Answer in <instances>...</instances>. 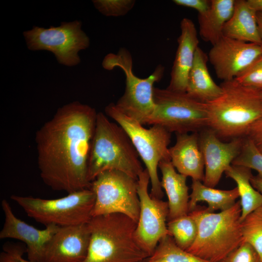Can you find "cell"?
I'll return each mask as SVG.
<instances>
[{
  "instance_id": "6da1fadb",
  "label": "cell",
  "mask_w": 262,
  "mask_h": 262,
  "mask_svg": "<svg viewBox=\"0 0 262 262\" xmlns=\"http://www.w3.org/2000/svg\"><path fill=\"white\" fill-rule=\"evenodd\" d=\"M97 114L87 104L70 102L36 131L40 177L53 190L69 194L91 188L88 167Z\"/></svg>"
},
{
  "instance_id": "7a4b0ae2",
  "label": "cell",
  "mask_w": 262,
  "mask_h": 262,
  "mask_svg": "<svg viewBox=\"0 0 262 262\" xmlns=\"http://www.w3.org/2000/svg\"><path fill=\"white\" fill-rule=\"evenodd\" d=\"M220 85L222 94L205 103L207 127L221 140L245 138L251 126L262 117L261 90L243 85L234 79Z\"/></svg>"
},
{
  "instance_id": "3957f363",
  "label": "cell",
  "mask_w": 262,
  "mask_h": 262,
  "mask_svg": "<svg viewBox=\"0 0 262 262\" xmlns=\"http://www.w3.org/2000/svg\"><path fill=\"white\" fill-rule=\"evenodd\" d=\"M88 224L90 238L82 262H144L150 257L135 238L137 223L128 216H96Z\"/></svg>"
},
{
  "instance_id": "277c9868",
  "label": "cell",
  "mask_w": 262,
  "mask_h": 262,
  "mask_svg": "<svg viewBox=\"0 0 262 262\" xmlns=\"http://www.w3.org/2000/svg\"><path fill=\"white\" fill-rule=\"evenodd\" d=\"M189 213L196 223L197 232L186 251L195 256L209 262H221L243 242L239 200L219 213L197 206Z\"/></svg>"
},
{
  "instance_id": "5b68a950",
  "label": "cell",
  "mask_w": 262,
  "mask_h": 262,
  "mask_svg": "<svg viewBox=\"0 0 262 262\" xmlns=\"http://www.w3.org/2000/svg\"><path fill=\"white\" fill-rule=\"evenodd\" d=\"M130 137L117 123L98 113L88 162V177L92 182L101 173L115 170L137 180L144 170Z\"/></svg>"
},
{
  "instance_id": "8992f818",
  "label": "cell",
  "mask_w": 262,
  "mask_h": 262,
  "mask_svg": "<svg viewBox=\"0 0 262 262\" xmlns=\"http://www.w3.org/2000/svg\"><path fill=\"white\" fill-rule=\"evenodd\" d=\"M105 113L125 131L144 163L149 176L150 196L162 199L164 192L158 169L161 161L170 160L168 146L171 133L159 125H152L148 129L144 128L139 122L120 111L114 103L105 107Z\"/></svg>"
},
{
  "instance_id": "52a82bcc",
  "label": "cell",
  "mask_w": 262,
  "mask_h": 262,
  "mask_svg": "<svg viewBox=\"0 0 262 262\" xmlns=\"http://www.w3.org/2000/svg\"><path fill=\"white\" fill-rule=\"evenodd\" d=\"M11 199L30 218L45 227H67L88 223L92 217L95 196L91 188L56 199L13 195Z\"/></svg>"
},
{
  "instance_id": "ba28073f",
  "label": "cell",
  "mask_w": 262,
  "mask_h": 262,
  "mask_svg": "<svg viewBox=\"0 0 262 262\" xmlns=\"http://www.w3.org/2000/svg\"><path fill=\"white\" fill-rule=\"evenodd\" d=\"M132 64L131 54L125 48L120 49L116 53L108 54L102 63L105 69L111 70L118 67L125 75V92L115 103L116 107L127 116L143 125H146L155 109L154 84L162 79L164 67L159 65L149 76L141 79L133 73Z\"/></svg>"
},
{
  "instance_id": "9c48e42d",
  "label": "cell",
  "mask_w": 262,
  "mask_h": 262,
  "mask_svg": "<svg viewBox=\"0 0 262 262\" xmlns=\"http://www.w3.org/2000/svg\"><path fill=\"white\" fill-rule=\"evenodd\" d=\"M155 109L146 125H159L170 132H199L207 127L205 103L197 101L186 92L154 87Z\"/></svg>"
},
{
  "instance_id": "30bf717a",
  "label": "cell",
  "mask_w": 262,
  "mask_h": 262,
  "mask_svg": "<svg viewBox=\"0 0 262 262\" xmlns=\"http://www.w3.org/2000/svg\"><path fill=\"white\" fill-rule=\"evenodd\" d=\"M90 188L95 196L92 217L120 213L137 223L140 211L137 180L118 170H107L97 176Z\"/></svg>"
},
{
  "instance_id": "8fae6325",
  "label": "cell",
  "mask_w": 262,
  "mask_h": 262,
  "mask_svg": "<svg viewBox=\"0 0 262 262\" xmlns=\"http://www.w3.org/2000/svg\"><path fill=\"white\" fill-rule=\"evenodd\" d=\"M23 34L29 49L49 51L60 64L67 66L80 63L79 52L90 45L89 38L82 30L79 20L62 22L59 26L49 28L34 26Z\"/></svg>"
},
{
  "instance_id": "7c38bea8",
  "label": "cell",
  "mask_w": 262,
  "mask_h": 262,
  "mask_svg": "<svg viewBox=\"0 0 262 262\" xmlns=\"http://www.w3.org/2000/svg\"><path fill=\"white\" fill-rule=\"evenodd\" d=\"M149 183L148 173L145 169L137 180L140 211L135 236L141 247L150 256L160 240L169 234L166 223L169 210L167 201L150 196L148 190Z\"/></svg>"
},
{
  "instance_id": "4fadbf2b",
  "label": "cell",
  "mask_w": 262,
  "mask_h": 262,
  "mask_svg": "<svg viewBox=\"0 0 262 262\" xmlns=\"http://www.w3.org/2000/svg\"><path fill=\"white\" fill-rule=\"evenodd\" d=\"M262 54V45L223 36L213 45L208 58L216 76L223 82L234 79Z\"/></svg>"
},
{
  "instance_id": "5bb4252c",
  "label": "cell",
  "mask_w": 262,
  "mask_h": 262,
  "mask_svg": "<svg viewBox=\"0 0 262 262\" xmlns=\"http://www.w3.org/2000/svg\"><path fill=\"white\" fill-rule=\"evenodd\" d=\"M199 145L204 160V184L214 188L222 174L240 154L244 138L223 142L211 129L199 132Z\"/></svg>"
},
{
  "instance_id": "9a60e30c",
  "label": "cell",
  "mask_w": 262,
  "mask_h": 262,
  "mask_svg": "<svg viewBox=\"0 0 262 262\" xmlns=\"http://www.w3.org/2000/svg\"><path fill=\"white\" fill-rule=\"evenodd\" d=\"M1 206L4 221L0 231V239H12L20 241L26 247L28 260L33 262H42L45 246L59 228L55 225L38 229L17 218L6 199H2Z\"/></svg>"
},
{
  "instance_id": "2e32d148",
  "label": "cell",
  "mask_w": 262,
  "mask_h": 262,
  "mask_svg": "<svg viewBox=\"0 0 262 262\" xmlns=\"http://www.w3.org/2000/svg\"><path fill=\"white\" fill-rule=\"evenodd\" d=\"M90 238L88 223L59 227L47 243L42 262H82Z\"/></svg>"
},
{
  "instance_id": "e0dca14e",
  "label": "cell",
  "mask_w": 262,
  "mask_h": 262,
  "mask_svg": "<svg viewBox=\"0 0 262 262\" xmlns=\"http://www.w3.org/2000/svg\"><path fill=\"white\" fill-rule=\"evenodd\" d=\"M180 34L167 89L186 92L188 78L192 67L199 41L196 26L190 19L184 17L180 21Z\"/></svg>"
},
{
  "instance_id": "ac0fdd59",
  "label": "cell",
  "mask_w": 262,
  "mask_h": 262,
  "mask_svg": "<svg viewBox=\"0 0 262 262\" xmlns=\"http://www.w3.org/2000/svg\"><path fill=\"white\" fill-rule=\"evenodd\" d=\"M176 134V143L169 149L171 163L179 173L203 182L205 164L199 132Z\"/></svg>"
},
{
  "instance_id": "d6986e66",
  "label": "cell",
  "mask_w": 262,
  "mask_h": 262,
  "mask_svg": "<svg viewBox=\"0 0 262 262\" xmlns=\"http://www.w3.org/2000/svg\"><path fill=\"white\" fill-rule=\"evenodd\" d=\"M159 168L162 174L161 186L168 199L167 221L188 214L190 195L187 177L177 172L170 160L161 161Z\"/></svg>"
},
{
  "instance_id": "ffe728a7",
  "label": "cell",
  "mask_w": 262,
  "mask_h": 262,
  "mask_svg": "<svg viewBox=\"0 0 262 262\" xmlns=\"http://www.w3.org/2000/svg\"><path fill=\"white\" fill-rule=\"evenodd\" d=\"M208 55L199 47L189 72L186 93L192 98L207 103L219 97L222 88L212 78L208 69Z\"/></svg>"
},
{
  "instance_id": "44dd1931",
  "label": "cell",
  "mask_w": 262,
  "mask_h": 262,
  "mask_svg": "<svg viewBox=\"0 0 262 262\" xmlns=\"http://www.w3.org/2000/svg\"><path fill=\"white\" fill-rule=\"evenodd\" d=\"M256 15L257 12L248 5L247 0H235L233 14L223 30V36L262 45Z\"/></svg>"
},
{
  "instance_id": "7402d4cb",
  "label": "cell",
  "mask_w": 262,
  "mask_h": 262,
  "mask_svg": "<svg viewBox=\"0 0 262 262\" xmlns=\"http://www.w3.org/2000/svg\"><path fill=\"white\" fill-rule=\"evenodd\" d=\"M235 0H211L208 11L198 15L199 33L200 37L212 45L223 36V30L231 17Z\"/></svg>"
},
{
  "instance_id": "603a6c76",
  "label": "cell",
  "mask_w": 262,
  "mask_h": 262,
  "mask_svg": "<svg viewBox=\"0 0 262 262\" xmlns=\"http://www.w3.org/2000/svg\"><path fill=\"white\" fill-rule=\"evenodd\" d=\"M200 180H192V192L189 201V213L200 201L206 202L207 210L211 212L223 211L232 207L239 197L237 187L230 190H220L207 186Z\"/></svg>"
},
{
  "instance_id": "cb8c5ba5",
  "label": "cell",
  "mask_w": 262,
  "mask_h": 262,
  "mask_svg": "<svg viewBox=\"0 0 262 262\" xmlns=\"http://www.w3.org/2000/svg\"><path fill=\"white\" fill-rule=\"evenodd\" d=\"M225 173L237 184L240 197L242 222L249 213L262 206V194L255 189L251 183V178L253 176L251 169L231 164Z\"/></svg>"
},
{
  "instance_id": "d4e9b609",
  "label": "cell",
  "mask_w": 262,
  "mask_h": 262,
  "mask_svg": "<svg viewBox=\"0 0 262 262\" xmlns=\"http://www.w3.org/2000/svg\"><path fill=\"white\" fill-rule=\"evenodd\" d=\"M149 262H209L180 247L169 234L162 238Z\"/></svg>"
},
{
  "instance_id": "484cf974",
  "label": "cell",
  "mask_w": 262,
  "mask_h": 262,
  "mask_svg": "<svg viewBox=\"0 0 262 262\" xmlns=\"http://www.w3.org/2000/svg\"><path fill=\"white\" fill-rule=\"evenodd\" d=\"M167 227L176 244L184 250L188 249L196 239L197 225L189 213L168 221Z\"/></svg>"
},
{
  "instance_id": "4316f807",
  "label": "cell",
  "mask_w": 262,
  "mask_h": 262,
  "mask_svg": "<svg viewBox=\"0 0 262 262\" xmlns=\"http://www.w3.org/2000/svg\"><path fill=\"white\" fill-rule=\"evenodd\" d=\"M241 231L243 242L254 248L262 261V206L242 221Z\"/></svg>"
},
{
  "instance_id": "83f0119b",
  "label": "cell",
  "mask_w": 262,
  "mask_h": 262,
  "mask_svg": "<svg viewBox=\"0 0 262 262\" xmlns=\"http://www.w3.org/2000/svg\"><path fill=\"white\" fill-rule=\"evenodd\" d=\"M253 169L258 172V176L262 179V153L248 137H245L241 152L232 164Z\"/></svg>"
},
{
  "instance_id": "f1b7e54d",
  "label": "cell",
  "mask_w": 262,
  "mask_h": 262,
  "mask_svg": "<svg viewBox=\"0 0 262 262\" xmlns=\"http://www.w3.org/2000/svg\"><path fill=\"white\" fill-rule=\"evenodd\" d=\"M94 7L107 16L117 17L128 14L134 7V0H94Z\"/></svg>"
},
{
  "instance_id": "f546056e",
  "label": "cell",
  "mask_w": 262,
  "mask_h": 262,
  "mask_svg": "<svg viewBox=\"0 0 262 262\" xmlns=\"http://www.w3.org/2000/svg\"><path fill=\"white\" fill-rule=\"evenodd\" d=\"M234 80L243 85L262 89V54Z\"/></svg>"
},
{
  "instance_id": "4dcf8cb0",
  "label": "cell",
  "mask_w": 262,
  "mask_h": 262,
  "mask_svg": "<svg viewBox=\"0 0 262 262\" xmlns=\"http://www.w3.org/2000/svg\"><path fill=\"white\" fill-rule=\"evenodd\" d=\"M26 246L20 242L4 243L0 253V262H33L24 258Z\"/></svg>"
},
{
  "instance_id": "1f68e13d",
  "label": "cell",
  "mask_w": 262,
  "mask_h": 262,
  "mask_svg": "<svg viewBox=\"0 0 262 262\" xmlns=\"http://www.w3.org/2000/svg\"><path fill=\"white\" fill-rule=\"evenodd\" d=\"M221 262H262L254 248L243 242Z\"/></svg>"
},
{
  "instance_id": "d6a6232c",
  "label": "cell",
  "mask_w": 262,
  "mask_h": 262,
  "mask_svg": "<svg viewBox=\"0 0 262 262\" xmlns=\"http://www.w3.org/2000/svg\"><path fill=\"white\" fill-rule=\"evenodd\" d=\"M173 1L176 5L195 9L198 15L207 12L211 4V0H174Z\"/></svg>"
},
{
  "instance_id": "836d02e7",
  "label": "cell",
  "mask_w": 262,
  "mask_h": 262,
  "mask_svg": "<svg viewBox=\"0 0 262 262\" xmlns=\"http://www.w3.org/2000/svg\"><path fill=\"white\" fill-rule=\"evenodd\" d=\"M246 137L251 139L259 149H262V117L251 126Z\"/></svg>"
},
{
  "instance_id": "e575fe53",
  "label": "cell",
  "mask_w": 262,
  "mask_h": 262,
  "mask_svg": "<svg viewBox=\"0 0 262 262\" xmlns=\"http://www.w3.org/2000/svg\"><path fill=\"white\" fill-rule=\"evenodd\" d=\"M250 181L254 188L262 194V179L258 176H253Z\"/></svg>"
},
{
  "instance_id": "d590c367",
  "label": "cell",
  "mask_w": 262,
  "mask_h": 262,
  "mask_svg": "<svg viewBox=\"0 0 262 262\" xmlns=\"http://www.w3.org/2000/svg\"><path fill=\"white\" fill-rule=\"evenodd\" d=\"M247 2L256 12H262V0H247Z\"/></svg>"
},
{
  "instance_id": "8d00e7d4",
  "label": "cell",
  "mask_w": 262,
  "mask_h": 262,
  "mask_svg": "<svg viewBox=\"0 0 262 262\" xmlns=\"http://www.w3.org/2000/svg\"><path fill=\"white\" fill-rule=\"evenodd\" d=\"M256 16L259 34L262 42V12H257Z\"/></svg>"
},
{
  "instance_id": "74e56055",
  "label": "cell",
  "mask_w": 262,
  "mask_h": 262,
  "mask_svg": "<svg viewBox=\"0 0 262 262\" xmlns=\"http://www.w3.org/2000/svg\"><path fill=\"white\" fill-rule=\"evenodd\" d=\"M148 259H147V260H146L145 261H144V262H149L148 261Z\"/></svg>"
},
{
  "instance_id": "f35d334b",
  "label": "cell",
  "mask_w": 262,
  "mask_h": 262,
  "mask_svg": "<svg viewBox=\"0 0 262 262\" xmlns=\"http://www.w3.org/2000/svg\"><path fill=\"white\" fill-rule=\"evenodd\" d=\"M261 91L262 96V89H260Z\"/></svg>"
},
{
  "instance_id": "ab89813d",
  "label": "cell",
  "mask_w": 262,
  "mask_h": 262,
  "mask_svg": "<svg viewBox=\"0 0 262 262\" xmlns=\"http://www.w3.org/2000/svg\"><path fill=\"white\" fill-rule=\"evenodd\" d=\"M260 150L261 151V152L262 153V149H260Z\"/></svg>"
}]
</instances>
